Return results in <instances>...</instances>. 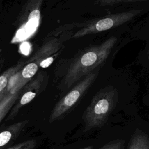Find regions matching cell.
<instances>
[{
  "label": "cell",
  "instance_id": "cell-10",
  "mask_svg": "<svg viewBox=\"0 0 149 149\" xmlns=\"http://www.w3.org/2000/svg\"><path fill=\"white\" fill-rule=\"evenodd\" d=\"M127 149H149V136L137 129L130 137Z\"/></svg>",
  "mask_w": 149,
  "mask_h": 149
},
{
  "label": "cell",
  "instance_id": "cell-6",
  "mask_svg": "<svg viewBox=\"0 0 149 149\" xmlns=\"http://www.w3.org/2000/svg\"><path fill=\"white\" fill-rule=\"evenodd\" d=\"M46 84V74L42 72L38 73L22 88L17 100L6 116V120L13 119L23 107L29 104L44 90Z\"/></svg>",
  "mask_w": 149,
  "mask_h": 149
},
{
  "label": "cell",
  "instance_id": "cell-5",
  "mask_svg": "<svg viewBox=\"0 0 149 149\" xmlns=\"http://www.w3.org/2000/svg\"><path fill=\"white\" fill-rule=\"evenodd\" d=\"M140 12V10L134 9L108 15L100 19L93 20L77 31L73 37L79 38L87 34L97 33L116 27L130 20Z\"/></svg>",
  "mask_w": 149,
  "mask_h": 149
},
{
  "label": "cell",
  "instance_id": "cell-2",
  "mask_svg": "<svg viewBox=\"0 0 149 149\" xmlns=\"http://www.w3.org/2000/svg\"><path fill=\"white\" fill-rule=\"evenodd\" d=\"M117 101L118 93L112 86H108L98 91L84 112V132L104 126Z\"/></svg>",
  "mask_w": 149,
  "mask_h": 149
},
{
  "label": "cell",
  "instance_id": "cell-4",
  "mask_svg": "<svg viewBox=\"0 0 149 149\" xmlns=\"http://www.w3.org/2000/svg\"><path fill=\"white\" fill-rule=\"evenodd\" d=\"M98 74V71H93L89 73L62 98L53 108L49 116V122L52 123L65 115L93 84Z\"/></svg>",
  "mask_w": 149,
  "mask_h": 149
},
{
  "label": "cell",
  "instance_id": "cell-1",
  "mask_svg": "<svg viewBox=\"0 0 149 149\" xmlns=\"http://www.w3.org/2000/svg\"><path fill=\"white\" fill-rule=\"evenodd\" d=\"M117 41L111 37L100 45L91 46L80 52L70 63L64 79V84L69 88L105 62Z\"/></svg>",
  "mask_w": 149,
  "mask_h": 149
},
{
  "label": "cell",
  "instance_id": "cell-12",
  "mask_svg": "<svg viewBox=\"0 0 149 149\" xmlns=\"http://www.w3.org/2000/svg\"><path fill=\"white\" fill-rule=\"evenodd\" d=\"M37 142L35 139H30L15 144L7 149H34Z\"/></svg>",
  "mask_w": 149,
  "mask_h": 149
},
{
  "label": "cell",
  "instance_id": "cell-16",
  "mask_svg": "<svg viewBox=\"0 0 149 149\" xmlns=\"http://www.w3.org/2000/svg\"><path fill=\"white\" fill-rule=\"evenodd\" d=\"M93 146H86V147H84L80 148V149H93Z\"/></svg>",
  "mask_w": 149,
  "mask_h": 149
},
{
  "label": "cell",
  "instance_id": "cell-13",
  "mask_svg": "<svg viewBox=\"0 0 149 149\" xmlns=\"http://www.w3.org/2000/svg\"><path fill=\"white\" fill-rule=\"evenodd\" d=\"M125 140L117 139L108 142L99 149H125Z\"/></svg>",
  "mask_w": 149,
  "mask_h": 149
},
{
  "label": "cell",
  "instance_id": "cell-9",
  "mask_svg": "<svg viewBox=\"0 0 149 149\" xmlns=\"http://www.w3.org/2000/svg\"><path fill=\"white\" fill-rule=\"evenodd\" d=\"M25 62H18L16 65L9 68L0 74V102L9 93L8 88L10 78L15 73L21 70Z\"/></svg>",
  "mask_w": 149,
  "mask_h": 149
},
{
  "label": "cell",
  "instance_id": "cell-15",
  "mask_svg": "<svg viewBox=\"0 0 149 149\" xmlns=\"http://www.w3.org/2000/svg\"><path fill=\"white\" fill-rule=\"evenodd\" d=\"M4 62H5V61H4L3 59H2L0 60V73H1V70H2V69L3 66Z\"/></svg>",
  "mask_w": 149,
  "mask_h": 149
},
{
  "label": "cell",
  "instance_id": "cell-8",
  "mask_svg": "<svg viewBox=\"0 0 149 149\" xmlns=\"http://www.w3.org/2000/svg\"><path fill=\"white\" fill-rule=\"evenodd\" d=\"M28 120L14 123L0 132V149H5L10 143L15 141L20 134L28 123Z\"/></svg>",
  "mask_w": 149,
  "mask_h": 149
},
{
  "label": "cell",
  "instance_id": "cell-7",
  "mask_svg": "<svg viewBox=\"0 0 149 149\" xmlns=\"http://www.w3.org/2000/svg\"><path fill=\"white\" fill-rule=\"evenodd\" d=\"M60 48V44L56 38L45 42L32 56L27 61L37 62L41 68H47L54 61V56Z\"/></svg>",
  "mask_w": 149,
  "mask_h": 149
},
{
  "label": "cell",
  "instance_id": "cell-3",
  "mask_svg": "<svg viewBox=\"0 0 149 149\" xmlns=\"http://www.w3.org/2000/svg\"><path fill=\"white\" fill-rule=\"evenodd\" d=\"M42 0H30L23 6L15 22L17 28L13 42L25 40L37 30L41 20Z\"/></svg>",
  "mask_w": 149,
  "mask_h": 149
},
{
  "label": "cell",
  "instance_id": "cell-17",
  "mask_svg": "<svg viewBox=\"0 0 149 149\" xmlns=\"http://www.w3.org/2000/svg\"><path fill=\"white\" fill-rule=\"evenodd\" d=\"M148 59H149V50H148Z\"/></svg>",
  "mask_w": 149,
  "mask_h": 149
},
{
  "label": "cell",
  "instance_id": "cell-14",
  "mask_svg": "<svg viewBox=\"0 0 149 149\" xmlns=\"http://www.w3.org/2000/svg\"><path fill=\"white\" fill-rule=\"evenodd\" d=\"M141 1H132V0H128V1H121V0H104V1H97V3H99L100 5H112L114 4H117L119 3H122V2H139Z\"/></svg>",
  "mask_w": 149,
  "mask_h": 149
},
{
  "label": "cell",
  "instance_id": "cell-11",
  "mask_svg": "<svg viewBox=\"0 0 149 149\" xmlns=\"http://www.w3.org/2000/svg\"><path fill=\"white\" fill-rule=\"evenodd\" d=\"M20 91L21 90L15 93L9 92L0 102V123L8 115L13 107L19 96Z\"/></svg>",
  "mask_w": 149,
  "mask_h": 149
}]
</instances>
